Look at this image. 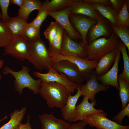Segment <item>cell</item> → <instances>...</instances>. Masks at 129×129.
<instances>
[{"instance_id":"30","label":"cell","mask_w":129,"mask_h":129,"mask_svg":"<svg viewBox=\"0 0 129 129\" xmlns=\"http://www.w3.org/2000/svg\"><path fill=\"white\" fill-rule=\"evenodd\" d=\"M20 36L29 43L40 38V28L30 25L29 23Z\"/></svg>"},{"instance_id":"15","label":"cell","mask_w":129,"mask_h":129,"mask_svg":"<svg viewBox=\"0 0 129 129\" xmlns=\"http://www.w3.org/2000/svg\"><path fill=\"white\" fill-rule=\"evenodd\" d=\"M121 53L118 47L116 59L112 68L104 74L97 77V80L99 81L102 85L106 86H111L119 90V86L118 80V65L121 57Z\"/></svg>"},{"instance_id":"22","label":"cell","mask_w":129,"mask_h":129,"mask_svg":"<svg viewBox=\"0 0 129 129\" xmlns=\"http://www.w3.org/2000/svg\"><path fill=\"white\" fill-rule=\"evenodd\" d=\"M5 23L11 31L14 38L20 36L28 24L27 21L18 16L10 17Z\"/></svg>"},{"instance_id":"19","label":"cell","mask_w":129,"mask_h":129,"mask_svg":"<svg viewBox=\"0 0 129 129\" xmlns=\"http://www.w3.org/2000/svg\"><path fill=\"white\" fill-rule=\"evenodd\" d=\"M38 117L42 124V129H67L70 124L51 114L44 113L39 115Z\"/></svg>"},{"instance_id":"42","label":"cell","mask_w":129,"mask_h":129,"mask_svg":"<svg viewBox=\"0 0 129 129\" xmlns=\"http://www.w3.org/2000/svg\"><path fill=\"white\" fill-rule=\"evenodd\" d=\"M4 63V60L1 59L0 60V69H1L3 67Z\"/></svg>"},{"instance_id":"25","label":"cell","mask_w":129,"mask_h":129,"mask_svg":"<svg viewBox=\"0 0 129 129\" xmlns=\"http://www.w3.org/2000/svg\"><path fill=\"white\" fill-rule=\"evenodd\" d=\"M26 107L22 108L21 110L15 109L10 115L9 121L0 128V129H14L21 122L25 117Z\"/></svg>"},{"instance_id":"32","label":"cell","mask_w":129,"mask_h":129,"mask_svg":"<svg viewBox=\"0 0 129 129\" xmlns=\"http://www.w3.org/2000/svg\"><path fill=\"white\" fill-rule=\"evenodd\" d=\"M128 0H125L123 6L118 14L119 26L129 27V14L128 11Z\"/></svg>"},{"instance_id":"43","label":"cell","mask_w":129,"mask_h":129,"mask_svg":"<svg viewBox=\"0 0 129 129\" xmlns=\"http://www.w3.org/2000/svg\"><path fill=\"white\" fill-rule=\"evenodd\" d=\"M7 118V115H5L3 118L0 120V123L3 120L6 118Z\"/></svg>"},{"instance_id":"1","label":"cell","mask_w":129,"mask_h":129,"mask_svg":"<svg viewBox=\"0 0 129 129\" xmlns=\"http://www.w3.org/2000/svg\"><path fill=\"white\" fill-rule=\"evenodd\" d=\"M39 93L50 108H62L65 105L69 94L65 87L55 82L42 81Z\"/></svg>"},{"instance_id":"11","label":"cell","mask_w":129,"mask_h":129,"mask_svg":"<svg viewBox=\"0 0 129 129\" xmlns=\"http://www.w3.org/2000/svg\"><path fill=\"white\" fill-rule=\"evenodd\" d=\"M69 19L80 35L82 43L86 48L88 43L87 39L88 33L89 29L97 23L96 19L80 15L69 14Z\"/></svg>"},{"instance_id":"36","label":"cell","mask_w":129,"mask_h":129,"mask_svg":"<svg viewBox=\"0 0 129 129\" xmlns=\"http://www.w3.org/2000/svg\"><path fill=\"white\" fill-rule=\"evenodd\" d=\"M129 117V103L112 119L114 121L121 125L123 119L125 116Z\"/></svg>"},{"instance_id":"2","label":"cell","mask_w":129,"mask_h":129,"mask_svg":"<svg viewBox=\"0 0 129 129\" xmlns=\"http://www.w3.org/2000/svg\"><path fill=\"white\" fill-rule=\"evenodd\" d=\"M30 70L27 66L23 65L21 70L18 71L12 70L8 67L5 66L3 68L2 72L5 75L11 74L15 80L14 84L16 90L19 94H21L23 89L27 88L32 91L35 94L39 93L42 81L39 79L36 80L30 75Z\"/></svg>"},{"instance_id":"13","label":"cell","mask_w":129,"mask_h":129,"mask_svg":"<svg viewBox=\"0 0 129 129\" xmlns=\"http://www.w3.org/2000/svg\"><path fill=\"white\" fill-rule=\"evenodd\" d=\"M60 54L64 56L76 55L83 59L87 56L86 49L82 43L73 41L64 31L63 35Z\"/></svg>"},{"instance_id":"27","label":"cell","mask_w":129,"mask_h":129,"mask_svg":"<svg viewBox=\"0 0 129 129\" xmlns=\"http://www.w3.org/2000/svg\"><path fill=\"white\" fill-rule=\"evenodd\" d=\"M118 80L119 86V94L123 109L127 105L129 101V82L118 77Z\"/></svg>"},{"instance_id":"40","label":"cell","mask_w":129,"mask_h":129,"mask_svg":"<svg viewBox=\"0 0 129 129\" xmlns=\"http://www.w3.org/2000/svg\"><path fill=\"white\" fill-rule=\"evenodd\" d=\"M91 3H95L105 5H111V4L109 0H87Z\"/></svg>"},{"instance_id":"31","label":"cell","mask_w":129,"mask_h":129,"mask_svg":"<svg viewBox=\"0 0 129 129\" xmlns=\"http://www.w3.org/2000/svg\"><path fill=\"white\" fill-rule=\"evenodd\" d=\"M113 30L126 46L129 51V29L126 26H114L111 25Z\"/></svg>"},{"instance_id":"26","label":"cell","mask_w":129,"mask_h":129,"mask_svg":"<svg viewBox=\"0 0 129 129\" xmlns=\"http://www.w3.org/2000/svg\"><path fill=\"white\" fill-rule=\"evenodd\" d=\"M57 25L56 34L52 44L49 46L48 49L49 53L51 54H60V53L63 38L65 30L57 22Z\"/></svg>"},{"instance_id":"9","label":"cell","mask_w":129,"mask_h":129,"mask_svg":"<svg viewBox=\"0 0 129 129\" xmlns=\"http://www.w3.org/2000/svg\"><path fill=\"white\" fill-rule=\"evenodd\" d=\"M97 14L96 23L89 30L87 34L88 44L101 36L107 38L111 35L113 30L108 20L96 10Z\"/></svg>"},{"instance_id":"3","label":"cell","mask_w":129,"mask_h":129,"mask_svg":"<svg viewBox=\"0 0 129 129\" xmlns=\"http://www.w3.org/2000/svg\"><path fill=\"white\" fill-rule=\"evenodd\" d=\"M122 42L113 31L111 36L107 38H98L88 44L86 48V58L98 61L102 57L118 48Z\"/></svg>"},{"instance_id":"4","label":"cell","mask_w":129,"mask_h":129,"mask_svg":"<svg viewBox=\"0 0 129 129\" xmlns=\"http://www.w3.org/2000/svg\"><path fill=\"white\" fill-rule=\"evenodd\" d=\"M29 44L30 51L27 60L39 70L44 69L48 71L54 63L45 43L40 38Z\"/></svg>"},{"instance_id":"5","label":"cell","mask_w":129,"mask_h":129,"mask_svg":"<svg viewBox=\"0 0 129 129\" xmlns=\"http://www.w3.org/2000/svg\"><path fill=\"white\" fill-rule=\"evenodd\" d=\"M50 54L54 64L59 61L66 60L75 64L86 80L89 77L92 70L95 68L98 61L96 60H90L87 58H82L76 55L67 56L62 55L60 54Z\"/></svg>"},{"instance_id":"18","label":"cell","mask_w":129,"mask_h":129,"mask_svg":"<svg viewBox=\"0 0 129 129\" xmlns=\"http://www.w3.org/2000/svg\"><path fill=\"white\" fill-rule=\"evenodd\" d=\"M80 87L78 86L77 92L75 95L68 94L65 105L61 109L63 119L70 123L73 122L76 111V104L79 98L82 96Z\"/></svg>"},{"instance_id":"33","label":"cell","mask_w":129,"mask_h":129,"mask_svg":"<svg viewBox=\"0 0 129 129\" xmlns=\"http://www.w3.org/2000/svg\"><path fill=\"white\" fill-rule=\"evenodd\" d=\"M57 27V22H52L44 32L45 38L49 42V46L52 44L56 35Z\"/></svg>"},{"instance_id":"28","label":"cell","mask_w":129,"mask_h":129,"mask_svg":"<svg viewBox=\"0 0 129 129\" xmlns=\"http://www.w3.org/2000/svg\"><path fill=\"white\" fill-rule=\"evenodd\" d=\"M10 30L2 20H0V47H5L14 39Z\"/></svg>"},{"instance_id":"14","label":"cell","mask_w":129,"mask_h":129,"mask_svg":"<svg viewBox=\"0 0 129 129\" xmlns=\"http://www.w3.org/2000/svg\"><path fill=\"white\" fill-rule=\"evenodd\" d=\"M92 72L89 78L86 80V83L81 84L80 87L83 98H87L91 101L95 100V96L97 93L107 91L109 88V86L100 84L97 79L95 70Z\"/></svg>"},{"instance_id":"21","label":"cell","mask_w":129,"mask_h":129,"mask_svg":"<svg viewBox=\"0 0 129 129\" xmlns=\"http://www.w3.org/2000/svg\"><path fill=\"white\" fill-rule=\"evenodd\" d=\"M93 7L103 17L110 22L112 26H119L118 22V14L111 5L92 3Z\"/></svg>"},{"instance_id":"12","label":"cell","mask_w":129,"mask_h":129,"mask_svg":"<svg viewBox=\"0 0 129 129\" xmlns=\"http://www.w3.org/2000/svg\"><path fill=\"white\" fill-rule=\"evenodd\" d=\"M70 7L68 6L60 11L49 12L48 14L63 28L71 39H81L80 35L70 22Z\"/></svg>"},{"instance_id":"6","label":"cell","mask_w":129,"mask_h":129,"mask_svg":"<svg viewBox=\"0 0 129 129\" xmlns=\"http://www.w3.org/2000/svg\"><path fill=\"white\" fill-rule=\"evenodd\" d=\"M33 74L37 78L41 79L42 81L55 82L63 85L66 88L69 94L70 95L74 93L78 86L65 74L58 73L51 66L46 73L42 74L37 71L34 72Z\"/></svg>"},{"instance_id":"10","label":"cell","mask_w":129,"mask_h":129,"mask_svg":"<svg viewBox=\"0 0 129 129\" xmlns=\"http://www.w3.org/2000/svg\"><path fill=\"white\" fill-rule=\"evenodd\" d=\"M58 72L66 75L72 81L80 86L86 80L77 66L71 62L63 60L54 64L52 66Z\"/></svg>"},{"instance_id":"38","label":"cell","mask_w":129,"mask_h":129,"mask_svg":"<svg viewBox=\"0 0 129 129\" xmlns=\"http://www.w3.org/2000/svg\"><path fill=\"white\" fill-rule=\"evenodd\" d=\"M87 124L85 122L80 121L76 123H72L67 129H85Z\"/></svg>"},{"instance_id":"44","label":"cell","mask_w":129,"mask_h":129,"mask_svg":"<svg viewBox=\"0 0 129 129\" xmlns=\"http://www.w3.org/2000/svg\"><path fill=\"white\" fill-rule=\"evenodd\" d=\"M2 19V15L0 10V20Z\"/></svg>"},{"instance_id":"29","label":"cell","mask_w":129,"mask_h":129,"mask_svg":"<svg viewBox=\"0 0 129 129\" xmlns=\"http://www.w3.org/2000/svg\"><path fill=\"white\" fill-rule=\"evenodd\" d=\"M118 47L121 53L124 63V69L122 72L118 75L129 82V57L126 50L127 48L121 42Z\"/></svg>"},{"instance_id":"16","label":"cell","mask_w":129,"mask_h":129,"mask_svg":"<svg viewBox=\"0 0 129 129\" xmlns=\"http://www.w3.org/2000/svg\"><path fill=\"white\" fill-rule=\"evenodd\" d=\"M88 99L84 98L81 102L76 105V111L73 122L81 121L87 116L93 114L104 112L102 109H96L94 106L96 104L95 100L91 101L90 103Z\"/></svg>"},{"instance_id":"39","label":"cell","mask_w":129,"mask_h":129,"mask_svg":"<svg viewBox=\"0 0 129 129\" xmlns=\"http://www.w3.org/2000/svg\"><path fill=\"white\" fill-rule=\"evenodd\" d=\"M27 120L25 124H23L21 122L14 129H32L29 123L30 116H27Z\"/></svg>"},{"instance_id":"17","label":"cell","mask_w":129,"mask_h":129,"mask_svg":"<svg viewBox=\"0 0 129 129\" xmlns=\"http://www.w3.org/2000/svg\"><path fill=\"white\" fill-rule=\"evenodd\" d=\"M70 14L80 15L96 19L97 14L92 3L87 0H73Z\"/></svg>"},{"instance_id":"8","label":"cell","mask_w":129,"mask_h":129,"mask_svg":"<svg viewBox=\"0 0 129 129\" xmlns=\"http://www.w3.org/2000/svg\"><path fill=\"white\" fill-rule=\"evenodd\" d=\"M107 113L104 112L87 116L82 120L90 126L97 129H129V126H124L112 121L106 117Z\"/></svg>"},{"instance_id":"23","label":"cell","mask_w":129,"mask_h":129,"mask_svg":"<svg viewBox=\"0 0 129 129\" xmlns=\"http://www.w3.org/2000/svg\"><path fill=\"white\" fill-rule=\"evenodd\" d=\"M42 4L39 0H25L23 6L18 10V16L27 21L28 16L33 11L40 8Z\"/></svg>"},{"instance_id":"35","label":"cell","mask_w":129,"mask_h":129,"mask_svg":"<svg viewBox=\"0 0 129 129\" xmlns=\"http://www.w3.org/2000/svg\"><path fill=\"white\" fill-rule=\"evenodd\" d=\"M10 3V0H0V6L2 15L1 20L4 23L8 21L10 18L7 13Z\"/></svg>"},{"instance_id":"41","label":"cell","mask_w":129,"mask_h":129,"mask_svg":"<svg viewBox=\"0 0 129 129\" xmlns=\"http://www.w3.org/2000/svg\"><path fill=\"white\" fill-rule=\"evenodd\" d=\"M25 0H10V2L11 3L17 5L20 8L24 5Z\"/></svg>"},{"instance_id":"45","label":"cell","mask_w":129,"mask_h":129,"mask_svg":"<svg viewBox=\"0 0 129 129\" xmlns=\"http://www.w3.org/2000/svg\"><path fill=\"white\" fill-rule=\"evenodd\" d=\"M1 75L0 73V80L1 79Z\"/></svg>"},{"instance_id":"7","label":"cell","mask_w":129,"mask_h":129,"mask_svg":"<svg viewBox=\"0 0 129 129\" xmlns=\"http://www.w3.org/2000/svg\"><path fill=\"white\" fill-rule=\"evenodd\" d=\"M30 51L29 43L21 36L14 38L4 50L5 54L21 61L27 59Z\"/></svg>"},{"instance_id":"34","label":"cell","mask_w":129,"mask_h":129,"mask_svg":"<svg viewBox=\"0 0 129 129\" xmlns=\"http://www.w3.org/2000/svg\"><path fill=\"white\" fill-rule=\"evenodd\" d=\"M38 11V13L36 17L29 24L30 25L40 28L42 23L49 15V12L41 7Z\"/></svg>"},{"instance_id":"20","label":"cell","mask_w":129,"mask_h":129,"mask_svg":"<svg viewBox=\"0 0 129 129\" xmlns=\"http://www.w3.org/2000/svg\"><path fill=\"white\" fill-rule=\"evenodd\" d=\"M118 47L101 57L98 60L95 68L96 77L102 75L108 72L115 61Z\"/></svg>"},{"instance_id":"37","label":"cell","mask_w":129,"mask_h":129,"mask_svg":"<svg viewBox=\"0 0 129 129\" xmlns=\"http://www.w3.org/2000/svg\"><path fill=\"white\" fill-rule=\"evenodd\" d=\"M111 5L114 10L118 14L122 9L124 0H110Z\"/></svg>"},{"instance_id":"24","label":"cell","mask_w":129,"mask_h":129,"mask_svg":"<svg viewBox=\"0 0 129 129\" xmlns=\"http://www.w3.org/2000/svg\"><path fill=\"white\" fill-rule=\"evenodd\" d=\"M73 0H46L42 3L41 7L49 13L61 10L70 6Z\"/></svg>"}]
</instances>
